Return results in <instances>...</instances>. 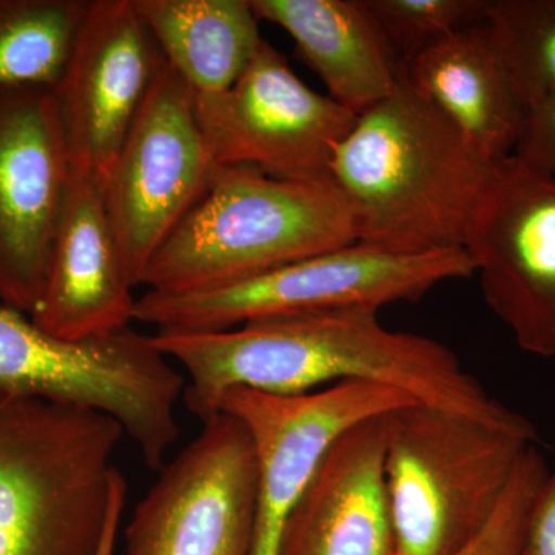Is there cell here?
I'll return each instance as SVG.
<instances>
[{
  "mask_svg": "<svg viewBox=\"0 0 555 555\" xmlns=\"http://www.w3.org/2000/svg\"><path fill=\"white\" fill-rule=\"evenodd\" d=\"M153 343L188 374L184 400L201 422L232 389L301 396L327 383H378L422 403L517 425L525 416L496 401L436 339L383 326L378 310L294 313L215 332L158 331Z\"/></svg>",
  "mask_w": 555,
  "mask_h": 555,
  "instance_id": "1",
  "label": "cell"
},
{
  "mask_svg": "<svg viewBox=\"0 0 555 555\" xmlns=\"http://www.w3.org/2000/svg\"><path fill=\"white\" fill-rule=\"evenodd\" d=\"M495 166L403 75L390 96L358 115L331 178L356 215L358 243L429 254L463 248Z\"/></svg>",
  "mask_w": 555,
  "mask_h": 555,
  "instance_id": "2",
  "label": "cell"
},
{
  "mask_svg": "<svg viewBox=\"0 0 555 555\" xmlns=\"http://www.w3.org/2000/svg\"><path fill=\"white\" fill-rule=\"evenodd\" d=\"M122 437L96 412L0 392V555H96L127 495Z\"/></svg>",
  "mask_w": 555,
  "mask_h": 555,
  "instance_id": "3",
  "label": "cell"
},
{
  "mask_svg": "<svg viewBox=\"0 0 555 555\" xmlns=\"http://www.w3.org/2000/svg\"><path fill=\"white\" fill-rule=\"evenodd\" d=\"M357 241L356 215L334 179H278L218 166L204 198L150 259L141 286L196 294Z\"/></svg>",
  "mask_w": 555,
  "mask_h": 555,
  "instance_id": "4",
  "label": "cell"
},
{
  "mask_svg": "<svg viewBox=\"0 0 555 555\" xmlns=\"http://www.w3.org/2000/svg\"><path fill=\"white\" fill-rule=\"evenodd\" d=\"M385 481L396 555H452L494 516L535 427L492 425L433 404L387 412Z\"/></svg>",
  "mask_w": 555,
  "mask_h": 555,
  "instance_id": "5",
  "label": "cell"
},
{
  "mask_svg": "<svg viewBox=\"0 0 555 555\" xmlns=\"http://www.w3.org/2000/svg\"><path fill=\"white\" fill-rule=\"evenodd\" d=\"M185 378L133 327L80 339L56 337L0 305V392L39 398L115 420L150 469L178 440Z\"/></svg>",
  "mask_w": 555,
  "mask_h": 555,
  "instance_id": "6",
  "label": "cell"
},
{
  "mask_svg": "<svg viewBox=\"0 0 555 555\" xmlns=\"http://www.w3.org/2000/svg\"><path fill=\"white\" fill-rule=\"evenodd\" d=\"M470 276L473 261L463 248L411 255L357 241L230 286L185 295L145 292L133 321L158 331H228L270 317L414 302L438 284Z\"/></svg>",
  "mask_w": 555,
  "mask_h": 555,
  "instance_id": "7",
  "label": "cell"
},
{
  "mask_svg": "<svg viewBox=\"0 0 555 555\" xmlns=\"http://www.w3.org/2000/svg\"><path fill=\"white\" fill-rule=\"evenodd\" d=\"M217 169L196 118L195 93L166 64L104 188L109 228L134 287L150 259L204 198Z\"/></svg>",
  "mask_w": 555,
  "mask_h": 555,
  "instance_id": "8",
  "label": "cell"
},
{
  "mask_svg": "<svg viewBox=\"0 0 555 555\" xmlns=\"http://www.w3.org/2000/svg\"><path fill=\"white\" fill-rule=\"evenodd\" d=\"M170 463L127 528V555H254L259 480L246 427L218 412Z\"/></svg>",
  "mask_w": 555,
  "mask_h": 555,
  "instance_id": "9",
  "label": "cell"
},
{
  "mask_svg": "<svg viewBox=\"0 0 555 555\" xmlns=\"http://www.w3.org/2000/svg\"><path fill=\"white\" fill-rule=\"evenodd\" d=\"M195 107L218 166L297 181L331 178L335 152L358 118L306 86L266 39L232 89L195 96Z\"/></svg>",
  "mask_w": 555,
  "mask_h": 555,
  "instance_id": "10",
  "label": "cell"
},
{
  "mask_svg": "<svg viewBox=\"0 0 555 555\" xmlns=\"http://www.w3.org/2000/svg\"><path fill=\"white\" fill-rule=\"evenodd\" d=\"M463 250L488 308L529 356L555 357V178L517 156L496 163Z\"/></svg>",
  "mask_w": 555,
  "mask_h": 555,
  "instance_id": "11",
  "label": "cell"
},
{
  "mask_svg": "<svg viewBox=\"0 0 555 555\" xmlns=\"http://www.w3.org/2000/svg\"><path fill=\"white\" fill-rule=\"evenodd\" d=\"M167 61L133 0H90L54 86L73 178L105 184Z\"/></svg>",
  "mask_w": 555,
  "mask_h": 555,
  "instance_id": "12",
  "label": "cell"
},
{
  "mask_svg": "<svg viewBox=\"0 0 555 555\" xmlns=\"http://www.w3.org/2000/svg\"><path fill=\"white\" fill-rule=\"evenodd\" d=\"M72 181L53 89H0V305H38Z\"/></svg>",
  "mask_w": 555,
  "mask_h": 555,
  "instance_id": "13",
  "label": "cell"
},
{
  "mask_svg": "<svg viewBox=\"0 0 555 555\" xmlns=\"http://www.w3.org/2000/svg\"><path fill=\"white\" fill-rule=\"evenodd\" d=\"M415 398L378 383L341 382L301 396L229 390L218 412L246 427L257 459L259 509L254 555H273L288 511L321 460L350 427L415 403Z\"/></svg>",
  "mask_w": 555,
  "mask_h": 555,
  "instance_id": "14",
  "label": "cell"
},
{
  "mask_svg": "<svg viewBox=\"0 0 555 555\" xmlns=\"http://www.w3.org/2000/svg\"><path fill=\"white\" fill-rule=\"evenodd\" d=\"M385 415L350 427L288 511L273 555H396Z\"/></svg>",
  "mask_w": 555,
  "mask_h": 555,
  "instance_id": "15",
  "label": "cell"
},
{
  "mask_svg": "<svg viewBox=\"0 0 555 555\" xmlns=\"http://www.w3.org/2000/svg\"><path fill=\"white\" fill-rule=\"evenodd\" d=\"M133 288L109 228L104 192L73 178L33 323L61 338L112 334L133 321Z\"/></svg>",
  "mask_w": 555,
  "mask_h": 555,
  "instance_id": "16",
  "label": "cell"
},
{
  "mask_svg": "<svg viewBox=\"0 0 555 555\" xmlns=\"http://www.w3.org/2000/svg\"><path fill=\"white\" fill-rule=\"evenodd\" d=\"M403 75L481 158L496 164L514 155L528 108L511 82L486 22L430 43L403 65Z\"/></svg>",
  "mask_w": 555,
  "mask_h": 555,
  "instance_id": "17",
  "label": "cell"
},
{
  "mask_svg": "<svg viewBox=\"0 0 555 555\" xmlns=\"http://www.w3.org/2000/svg\"><path fill=\"white\" fill-rule=\"evenodd\" d=\"M259 21L283 28L328 96L356 115L393 93L403 64L364 0H250Z\"/></svg>",
  "mask_w": 555,
  "mask_h": 555,
  "instance_id": "18",
  "label": "cell"
},
{
  "mask_svg": "<svg viewBox=\"0 0 555 555\" xmlns=\"http://www.w3.org/2000/svg\"><path fill=\"white\" fill-rule=\"evenodd\" d=\"M139 16L195 96L238 82L261 46L250 0H133Z\"/></svg>",
  "mask_w": 555,
  "mask_h": 555,
  "instance_id": "19",
  "label": "cell"
},
{
  "mask_svg": "<svg viewBox=\"0 0 555 555\" xmlns=\"http://www.w3.org/2000/svg\"><path fill=\"white\" fill-rule=\"evenodd\" d=\"M90 0H0V89H54Z\"/></svg>",
  "mask_w": 555,
  "mask_h": 555,
  "instance_id": "20",
  "label": "cell"
},
{
  "mask_svg": "<svg viewBox=\"0 0 555 555\" xmlns=\"http://www.w3.org/2000/svg\"><path fill=\"white\" fill-rule=\"evenodd\" d=\"M486 25L526 108L555 93V0H491Z\"/></svg>",
  "mask_w": 555,
  "mask_h": 555,
  "instance_id": "21",
  "label": "cell"
},
{
  "mask_svg": "<svg viewBox=\"0 0 555 555\" xmlns=\"http://www.w3.org/2000/svg\"><path fill=\"white\" fill-rule=\"evenodd\" d=\"M387 42L406 65L420 51L460 28L481 24L491 0H364Z\"/></svg>",
  "mask_w": 555,
  "mask_h": 555,
  "instance_id": "22",
  "label": "cell"
},
{
  "mask_svg": "<svg viewBox=\"0 0 555 555\" xmlns=\"http://www.w3.org/2000/svg\"><path fill=\"white\" fill-rule=\"evenodd\" d=\"M547 476L550 467L535 444L518 463L494 516L483 531L452 555H520L532 506Z\"/></svg>",
  "mask_w": 555,
  "mask_h": 555,
  "instance_id": "23",
  "label": "cell"
},
{
  "mask_svg": "<svg viewBox=\"0 0 555 555\" xmlns=\"http://www.w3.org/2000/svg\"><path fill=\"white\" fill-rule=\"evenodd\" d=\"M514 156L555 178V93L526 109Z\"/></svg>",
  "mask_w": 555,
  "mask_h": 555,
  "instance_id": "24",
  "label": "cell"
},
{
  "mask_svg": "<svg viewBox=\"0 0 555 555\" xmlns=\"http://www.w3.org/2000/svg\"><path fill=\"white\" fill-rule=\"evenodd\" d=\"M520 555H555V473H550L537 495Z\"/></svg>",
  "mask_w": 555,
  "mask_h": 555,
  "instance_id": "25",
  "label": "cell"
},
{
  "mask_svg": "<svg viewBox=\"0 0 555 555\" xmlns=\"http://www.w3.org/2000/svg\"><path fill=\"white\" fill-rule=\"evenodd\" d=\"M124 506H126V496H122V499L116 503V506L113 507V513L112 516H109L107 529H105L104 539H102L100 551H98L96 555H115L116 537H118Z\"/></svg>",
  "mask_w": 555,
  "mask_h": 555,
  "instance_id": "26",
  "label": "cell"
}]
</instances>
